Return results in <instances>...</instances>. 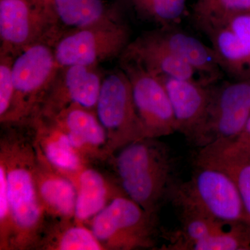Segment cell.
<instances>
[{"instance_id":"44dd1931","label":"cell","mask_w":250,"mask_h":250,"mask_svg":"<svg viewBox=\"0 0 250 250\" xmlns=\"http://www.w3.org/2000/svg\"><path fill=\"white\" fill-rule=\"evenodd\" d=\"M195 165L210 166L223 171L236 184L250 223V157L227 152L213 145L200 148Z\"/></svg>"},{"instance_id":"5b68a950","label":"cell","mask_w":250,"mask_h":250,"mask_svg":"<svg viewBox=\"0 0 250 250\" xmlns=\"http://www.w3.org/2000/svg\"><path fill=\"white\" fill-rule=\"evenodd\" d=\"M128 21L102 22L62 31L54 52L60 67L99 66L119 59L131 42Z\"/></svg>"},{"instance_id":"7a4b0ae2","label":"cell","mask_w":250,"mask_h":250,"mask_svg":"<svg viewBox=\"0 0 250 250\" xmlns=\"http://www.w3.org/2000/svg\"><path fill=\"white\" fill-rule=\"evenodd\" d=\"M108 162L125 195L159 215L179 182L170 148L159 139L144 138L121 148Z\"/></svg>"},{"instance_id":"30bf717a","label":"cell","mask_w":250,"mask_h":250,"mask_svg":"<svg viewBox=\"0 0 250 250\" xmlns=\"http://www.w3.org/2000/svg\"><path fill=\"white\" fill-rule=\"evenodd\" d=\"M119 67L129 81L135 108L146 137L159 139L177 132L170 99L160 77L123 56L119 58Z\"/></svg>"},{"instance_id":"8992f818","label":"cell","mask_w":250,"mask_h":250,"mask_svg":"<svg viewBox=\"0 0 250 250\" xmlns=\"http://www.w3.org/2000/svg\"><path fill=\"white\" fill-rule=\"evenodd\" d=\"M62 32L52 1L0 0V53L16 57L31 45H54Z\"/></svg>"},{"instance_id":"7c38bea8","label":"cell","mask_w":250,"mask_h":250,"mask_svg":"<svg viewBox=\"0 0 250 250\" xmlns=\"http://www.w3.org/2000/svg\"><path fill=\"white\" fill-rule=\"evenodd\" d=\"M204 34L222 71L236 80L250 77V12L234 15Z\"/></svg>"},{"instance_id":"ba28073f","label":"cell","mask_w":250,"mask_h":250,"mask_svg":"<svg viewBox=\"0 0 250 250\" xmlns=\"http://www.w3.org/2000/svg\"><path fill=\"white\" fill-rule=\"evenodd\" d=\"M95 111L107 135L111 156L126 145L146 138L129 81L121 67L104 72Z\"/></svg>"},{"instance_id":"4316f807","label":"cell","mask_w":250,"mask_h":250,"mask_svg":"<svg viewBox=\"0 0 250 250\" xmlns=\"http://www.w3.org/2000/svg\"><path fill=\"white\" fill-rule=\"evenodd\" d=\"M219 146L228 152L236 153L250 157V142L242 143H235L232 142L219 143Z\"/></svg>"},{"instance_id":"f546056e","label":"cell","mask_w":250,"mask_h":250,"mask_svg":"<svg viewBox=\"0 0 250 250\" xmlns=\"http://www.w3.org/2000/svg\"></svg>"},{"instance_id":"3957f363","label":"cell","mask_w":250,"mask_h":250,"mask_svg":"<svg viewBox=\"0 0 250 250\" xmlns=\"http://www.w3.org/2000/svg\"><path fill=\"white\" fill-rule=\"evenodd\" d=\"M170 202L178 211L228 223H248L236 184L223 171L210 166L195 165L191 178L176 184Z\"/></svg>"},{"instance_id":"52a82bcc","label":"cell","mask_w":250,"mask_h":250,"mask_svg":"<svg viewBox=\"0 0 250 250\" xmlns=\"http://www.w3.org/2000/svg\"><path fill=\"white\" fill-rule=\"evenodd\" d=\"M59 67L54 45L48 42L31 45L14 57V103L6 124L27 123L39 113Z\"/></svg>"},{"instance_id":"5bb4252c","label":"cell","mask_w":250,"mask_h":250,"mask_svg":"<svg viewBox=\"0 0 250 250\" xmlns=\"http://www.w3.org/2000/svg\"><path fill=\"white\" fill-rule=\"evenodd\" d=\"M50 118L65 131L75 150L88 164L111 159L107 135L96 111L72 104Z\"/></svg>"},{"instance_id":"e0dca14e","label":"cell","mask_w":250,"mask_h":250,"mask_svg":"<svg viewBox=\"0 0 250 250\" xmlns=\"http://www.w3.org/2000/svg\"><path fill=\"white\" fill-rule=\"evenodd\" d=\"M36 154V191L47 220H74L77 200L75 184Z\"/></svg>"},{"instance_id":"9a60e30c","label":"cell","mask_w":250,"mask_h":250,"mask_svg":"<svg viewBox=\"0 0 250 250\" xmlns=\"http://www.w3.org/2000/svg\"><path fill=\"white\" fill-rule=\"evenodd\" d=\"M36 152L70 179L90 165L72 146L68 136L53 119L36 115L27 122Z\"/></svg>"},{"instance_id":"ac0fdd59","label":"cell","mask_w":250,"mask_h":250,"mask_svg":"<svg viewBox=\"0 0 250 250\" xmlns=\"http://www.w3.org/2000/svg\"><path fill=\"white\" fill-rule=\"evenodd\" d=\"M72 181L77 189L74 220L81 225L88 226L112 200L126 195L113 176L108 177L91 165L85 166Z\"/></svg>"},{"instance_id":"484cf974","label":"cell","mask_w":250,"mask_h":250,"mask_svg":"<svg viewBox=\"0 0 250 250\" xmlns=\"http://www.w3.org/2000/svg\"><path fill=\"white\" fill-rule=\"evenodd\" d=\"M13 222L4 167L0 165V250H9Z\"/></svg>"},{"instance_id":"9c48e42d","label":"cell","mask_w":250,"mask_h":250,"mask_svg":"<svg viewBox=\"0 0 250 250\" xmlns=\"http://www.w3.org/2000/svg\"><path fill=\"white\" fill-rule=\"evenodd\" d=\"M250 116V77L214 83L205 121L194 145L202 148L234 141Z\"/></svg>"},{"instance_id":"7402d4cb","label":"cell","mask_w":250,"mask_h":250,"mask_svg":"<svg viewBox=\"0 0 250 250\" xmlns=\"http://www.w3.org/2000/svg\"><path fill=\"white\" fill-rule=\"evenodd\" d=\"M37 250H104L88 226L75 220H47Z\"/></svg>"},{"instance_id":"f1b7e54d","label":"cell","mask_w":250,"mask_h":250,"mask_svg":"<svg viewBox=\"0 0 250 250\" xmlns=\"http://www.w3.org/2000/svg\"><path fill=\"white\" fill-rule=\"evenodd\" d=\"M32 1H52V0H32Z\"/></svg>"},{"instance_id":"277c9868","label":"cell","mask_w":250,"mask_h":250,"mask_svg":"<svg viewBox=\"0 0 250 250\" xmlns=\"http://www.w3.org/2000/svg\"><path fill=\"white\" fill-rule=\"evenodd\" d=\"M88 226L104 250L155 249L163 231L159 215L126 195L112 200Z\"/></svg>"},{"instance_id":"d6986e66","label":"cell","mask_w":250,"mask_h":250,"mask_svg":"<svg viewBox=\"0 0 250 250\" xmlns=\"http://www.w3.org/2000/svg\"><path fill=\"white\" fill-rule=\"evenodd\" d=\"M62 30L95 23L128 21L129 0H52Z\"/></svg>"},{"instance_id":"603a6c76","label":"cell","mask_w":250,"mask_h":250,"mask_svg":"<svg viewBox=\"0 0 250 250\" xmlns=\"http://www.w3.org/2000/svg\"><path fill=\"white\" fill-rule=\"evenodd\" d=\"M250 12V0H197L192 7L195 27L205 33L229 18Z\"/></svg>"},{"instance_id":"83f0119b","label":"cell","mask_w":250,"mask_h":250,"mask_svg":"<svg viewBox=\"0 0 250 250\" xmlns=\"http://www.w3.org/2000/svg\"><path fill=\"white\" fill-rule=\"evenodd\" d=\"M230 142L238 143V144L250 142V116L241 134L234 141H230Z\"/></svg>"},{"instance_id":"cb8c5ba5","label":"cell","mask_w":250,"mask_h":250,"mask_svg":"<svg viewBox=\"0 0 250 250\" xmlns=\"http://www.w3.org/2000/svg\"><path fill=\"white\" fill-rule=\"evenodd\" d=\"M141 19L158 27L177 26L187 11V0H129Z\"/></svg>"},{"instance_id":"d4e9b609","label":"cell","mask_w":250,"mask_h":250,"mask_svg":"<svg viewBox=\"0 0 250 250\" xmlns=\"http://www.w3.org/2000/svg\"><path fill=\"white\" fill-rule=\"evenodd\" d=\"M14 57L0 53V123L6 124L12 110L15 95L13 63Z\"/></svg>"},{"instance_id":"2e32d148","label":"cell","mask_w":250,"mask_h":250,"mask_svg":"<svg viewBox=\"0 0 250 250\" xmlns=\"http://www.w3.org/2000/svg\"><path fill=\"white\" fill-rule=\"evenodd\" d=\"M146 32L153 40L188 64L207 84H213L220 78L223 72L213 49L197 38L177 26L158 27Z\"/></svg>"},{"instance_id":"4fadbf2b","label":"cell","mask_w":250,"mask_h":250,"mask_svg":"<svg viewBox=\"0 0 250 250\" xmlns=\"http://www.w3.org/2000/svg\"><path fill=\"white\" fill-rule=\"evenodd\" d=\"M168 95L177 132L194 145L205 121L213 85L197 80L159 76Z\"/></svg>"},{"instance_id":"8fae6325","label":"cell","mask_w":250,"mask_h":250,"mask_svg":"<svg viewBox=\"0 0 250 250\" xmlns=\"http://www.w3.org/2000/svg\"><path fill=\"white\" fill-rule=\"evenodd\" d=\"M104 75L99 66L59 67L36 115L52 118L72 104L95 111Z\"/></svg>"},{"instance_id":"ffe728a7","label":"cell","mask_w":250,"mask_h":250,"mask_svg":"<svg viewBox=\"0 0 250 250\" xmlns=\"http://www.w3.org/2000/svg\"><path fill=\"white\" fill-rule=\"evenodd\" d=\"M121 56L136 61L157 76L204 82L192 67L153 40L146 31L131 41Z\"/></svg>"},{"instance_id":"6da1fadb","label":"cell","mask_w":250,"mask_h":250,"mask_svg":"<svg viewBox=\"0 0 250 250\" xmlns=\"http://www.w3.org/2000/svg\"><path fill=\"white\" fill-rule=\"evenodd\" d=\"M0 165L4 169L12 215L9 250H36L47 218L34 179L37 154L27 123L1 125Z\"/></svg>"}]
</instances>
